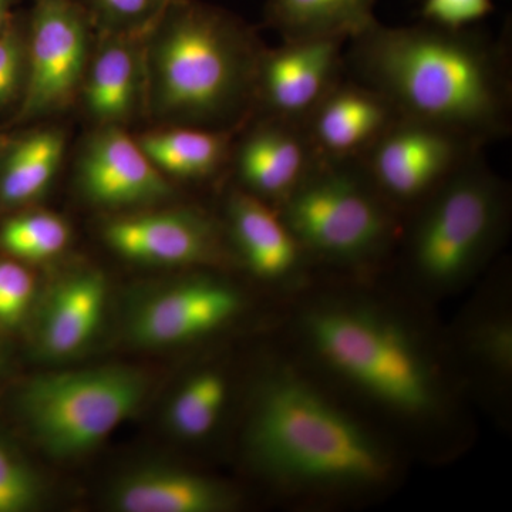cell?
<instances>
[{"instance_id": "obj_1", "label": "cell", "mask_w": 512, "mask_h": 512, "mask_svg": "<svg viewBox=\"0 0 512 512\" xmlns=\"http://www.w3.org/2000/svg\"><path fill=\"white\" fill-rule=\"evenodd\" d=\"M356 82L382 94L400 117L446 128L484 147L511 130L510 56L470 28L376 22L349 40Z\"/></svg>"}, {"instance_id": "obj_2", "label": "cell", "mask_w": 512, "mask_h": 512, "mask_svg": "<svg viewBox=\"0 0 512 512\" xmlns=\"http://www.w3.org/2000/svg\"><path fill=\"white\" fill-rule=\"evenodd\" d=\"M143 47V110L161 126L232 130L255 110L265 47L227 10L178 0Z\"/></svg>"}, {"instance_id": "obj_3", "label": "cell", "mask_w": 512, "mask_h": 512, "mask_svg": "<svg viewBox=\"0 0 512 512\" xmlns=\"http://www.w3.org/2000/svg\"><path fill=\"white\" fill-rule=\"evenodd\" d=\"M252 457L293 487L363 490L392 476L389 453L312 386L284 376L259 396L248 427Z\"/></svg>"}, {"instance_id": "obj_4", "label": "cell", "mask_w": 512, "mask_h": 512, "mask_svg": "<svg viewBox=\"0 0 512 512\" xmlns=\"http://www.w3.org/2000/svg\"><path fill=\"white\" fill-rule=\"evenodd\" d=\"M305 328L316 356L373 402L410 419L439 409L440 383L433 362L393 316L340 303L309 313Z\"/></svg>"}, {"instance_id": "obj_5", "label": "cell", "mask_w": 512, "mask_h": 512, "mask_svg": "<svg viewBox=\"0 0 512 512\" xmlns=\"http://www.w3.org/2000/svg\"><path fill=\"white\" fill-rule=\"evenodd\" d=\"M507 185L481 151L420 204L406 235L407 265L421 284L448 291L494 254L507 224Z\"/></svg>"}, {"instance_id": "obj_6", "label": "cell", "mask_w": 512, "mask_h": 512, "mask_svg": "<svg viewBox=\"0 0 512 512\" xmlns=\"http://www.w3.org/2000/svg\"><path fill=\"white\" fill-rule=\"evenodd\" d=\"M396 211L362 158L322 154L278 208L306 255L343 265L366 264L389 249L399 231Z\"/></svg>"}, {"instance_id": "obj_7", "label": "cell", "mask_w": 512, "mask_h": 512, "mask_svg": "<svg viewBox=\"0 0 512 512\" xmlns=\"http://www.w3.org/2000/svg\"><path fill=\"white\" fill-rule=\"evenodd\" d=\"M148 386L146 373L128 366L47 373L20 389L18 413L49 456L80 457L140 409Z\"/></svg>"}, {"instance_id": "obj_8", "label": "cell", "mask_w": 512, "mask_h": 512, "mask_svg": "<svg viewBox=\"0 0 512 512\" xmlns=\"http://www.w3.org/2000/svg\"><path fill=\"white\" fill-rule=\"evenodd\" d=\"M96 32L79 0H35L26 16L25 93L8 127L69 109L79 100Z\"/></svg>"}, {"instance_id": "obj_9", "label": "cell", "mask_w": 512, "mask_h": 512, "mask_svg": "<svg viewBox=\"0 0 512 512\" xmlns=\"http://www.w3.org/2000/svg\"><path fill=\"white\" fill-rule=\"evenodd\" d=\"M483 147L446 128L399 117L362 161L394 208L416 207Z\"/></svg>"}, {"instance_id": "obj_10", "label": "cell", "mask_w": 512, "mask_h": 512, "mask_svg": "<svg viewBox=\"0 0 512 512\" xmlns=\"http://www.w3.org/2000/svg\"><path fill=\"white\" fill-rule=\"evenodd\" d=\"M77 185L87 201L104 210L146 208L170 200L171 180L123 127H96L77 161Z\"/></svg>"}, {"instance_id": "obj_11", "label": "cell", "mask_w": 512, "mask_h": 512, "mask_svg": "<svg viewBox=\"0 0 512 512\" xmlns=\"http://www.w3.org/2000/svg\"><path fill=\"white\" fill-rule=\"evenodd\" d=\"M346 45L339 39H309L265 49L256 77L255 110L262 116L305 121L342 80Z\"/></svg>"}, {"instance_id": "obj_12", "label": "cell", "mask_w": 512, "mask_h": 512, "mask_svg": "<svg viewBox=\"0 0 512 512\" xmlns=\"http://www.w3.org/2000/svg\"><path fill=\"white\" fill-rule=\"evenodd\" d=\"M104 244L114 254L157 266L210 264L222 254L220 231L200 211L121 212L101 227Z\"/></svg>"}, {"instance_id": "obj_13", "label": "cell", "mask_w": 512, "mask_h": 512, "mask_svg": "<svg viewBox=\"0 0 512 512\" xmlns=\"http://www.w3.org/2000/svg\"><path fill=\"white\" fill-rule=\"evenodd\" d=\"M239 190L278 210L311 170L318 150L303 121L262 116L232 148Z\"/></svg>"}, {"instance_id": "obj_14", "label": "cell", "mask_w": 512, "mask_h": 512, "mask_svg": "<svg viewBox=\"0 0 512 512\" xmlns=\"http://www.w3.org/2000/svg\"><path fill=\"white\" fill-rule=\"evenodd\" d=\"M241 296L218 279L194 278L148 299L131 322V336L147 348H170L217 332L241 309Z\"/></svg>"}, {"instance_id": "obj_15", "label": "cell", "mask_w": 512, "mask_h": 512, "mask_svg": "<svg viewBox=\"0 0 512 512\" xmlns=\"http://www.w3.org/2000/svg\"><path fill=\"white\" fill-rule=\"evenodd\" d=\"M143 39L96 33L79 93L96 127L126 128L143 110Z\"/></svg>"}, {"instance_id": "obj_16", "label": "cell", "mask_w": 512, "mask_h": 512, "mask_svg": "<svg viewBox=\"0 0 512 512\" xmlns=\"http://www.w3.org/2000/svg\"><path fill=\"white\" fill-rule=\"evenodd\" d=\"M399 117L382 94L342 79L303 123L322 156L362 157Z\"/></svg>"}, {"instance_id": "obj_17", "label": "cell", "mask_w": 512, "mask_h": 512, "mask_svg": "<svg viewBox=\"0 0 512 512\" xmlns=\"http://www.w3.org/2000/svg\"><path fill=\"white\" fill-rule=\"evenodd\" d=\"M227 220L235 248L259 278H289L301 266L306 252L276 208L237 188L228 198Z\"/></svg>"}, {"instance_id": "obj_18", "label": "cell", "mask_w": 512, "mask_h": 512, "mask_svg": "<svg viewBox=\"0 0 512 512\" xmlns=\"http://www.w3.org/2000/svg\"><path fill=\"white\" fill-rule=\"evenodd\" d=\"M107 301L103 274L87 269L56 286L43 312L37 342L46 356L64 359L86 348L99 329Z\"/></svg>"}, {"instance_id": "obj_19", "label": "cell", "mask_w": 512, "mask_h": 512, "mask_svg": "<svg viewBox=\"0 0 512 512\" xmlns=\"http://www.w3.org/2000/svg\"><path fill=\"white\" fill-rule=\"evenodd\" d=\"M121 512H215L231 505L229 495L210 478L173 467H144L121 478L111 491Z\"/></svg>"}, {"instance_id": "obj_20", "label": "cell", "mask_w": 512, "mask_h": 512, "mask_svg": "<svg viewBox=\"0 0 512 512\" xmlns=\"http://www.w3.org/2000/svg\"><path fill=\"white\" fill-rule=\"evenodd\" d=\"M66 151L57 127H35L8 136L0 148V215L29 208L55 181Z\"/></svg>"}, {"instance_id": "obj_21", "label": "cell", "mask_w": 512, "mask_h": 512, "mask_svg": "<svg viewBox=\"0 0 512 512\" xmlns=\"http://www.w3.org/2000/svg\"><path fill=\"white\" fill-rule=\"evenodd\" d=\"M137 141L168 180H207L232 154V130L163 126L138 136Z\"/></svg>"}, {"instance_id": "obj_22", "label": "cell", "mask_w": 512, "mask_h": 512, "mask_svg": "<svg viewBox=\"0 0 512 512\" xmlns=\"http://www.w3.org/2000/svg\"><path fill=\"white\" fill-rule=\"evenodd\" d=\"M377 0H268L266 23L284 42L339 39L349 42L377 22Z\"/></svg>"}, {"instance_id": "obj_23", "label": "cell", "mask_w": 512, "mask_h": 512, "mask_svg": "<svg viewBox=\"0 0 512 512\" xmlns=\"http://www.w3.org/2000/svg\"><path fill=\"white\" fill-rule=\"evenodd\" d=\"M70 237L69 224L60 215L23 208L0 221V254L23 264L43 262L62 254Z\"/></svg>"}, {"instance_id": "obj_24", "label": "cell", "mask_w": 512, "mask_h": 512, "mask_svg": "<svg viewBox=\"0 0 512 512\" xmlns=\"http://www.w3.org/2000/svg\"><path fill=\"white\" fill-rule=\"evenodd\" d=\"M227 382L217 372L192 376L175 394L168 409V424L177 436L197 440L207 436L227 402Z\"/></svg>"}, {"instance_id": "obj_25", "label": "cell", "mask_w": 512, "mask_h": 512, "mask_svg": "<svg viewBox=\"0 0 512 512\" xmlns=\"http://www.w3.org/2000/svg\"><path fill=\"white\" fill-rule=\"evenodd\" d=\"M97 35L144 37L178 0H79Z\"/></svg>"}, {"instance_id": "obj_26", "label": "cell", "mask_w": 512, "mask_h": 512, "mask_svg": "<svg viewBox=\"0 0 512 512\" xmlns=\"http://www.w3.org/2000/svg\"><path fill=\"white\" fill-rule=\"evenodd\" d=\"M28 56H26V18L16 15L0 33V119H12L25 93Z\"/></svg>"}, {"instance_id": "obj_27", "label": "cell", "mask_w": 512, "mask_h": 512, "mask_svg": "<svg viewBox=\"0 0 512 512\" xmlns=\"http://www.w3.org/2000/svg\"><path fill=\"white\" fill-rule=\"evenodd\" d=\"M36 279L26 264L0 254V329H18L32 308Z\"/></svg>"}, {"instance_id": "obj_28", "label": "cell", "mask_w": 512, "mask_h": 512, "mask_svg": "<svg viewBox=\"0 0 512 512\" xmlns=\"http://www.w3.org/2000/svg\"><path fill=\"white\" fill-rule=\"evenodd\" d=\"M35 471L22 457L0 441V512H23L35 507L40 498Z\"/></svg>"}, {"instance_id": "obj_29", "label": "cell", "mask_w": 512, "mask_h": 512, "mask_svg": "<svg viewBox=\"0 0 512 512\" xmlns=\"http://www.w3.org/2000/svg\"><path fill=\"white\" fill-rule=\"evenodd\" d=\"M494 10L493 0H424V22L448 29L470 28Z\"/></svg>"}, {"instance_id": "obj_30", "label": "cell", "mask_w": 512, "mask_h": 512, "mask_svg": "<svg viewBox=\"0 0 512 512\" xmlns=\"http://www.w3.org/2000/svg\"><path fill=\"white\" fill-rule=\"evenodd\" d=\"M18 2L19 0H0V33L8 28L18 15L19 12L16 10Z\"/></svg>"}, {"instance_id": "obj_31", "label": "cell", "mask_w": 512, "mask_h": 512, "mask_svg": "<svg viewBox=\"0 0 512 512\" xmlns=\"http://www.w3.org/2000/svg\"><path fill=\"white\" fill-rule=\"evenodd\" d=\"M5 375V355H3L2 346H0V380Z\"/></svg>"}, {"instance_id": "obj_32", "label": "cell", "mask_w": 512, "mask_h": 512, "mask_svg": "<svg viewBox=\"0 0 512 512\" xmlns=\"http://www.w3.org/2000/svg\"><path fill=\"white\" fill-rule=\"evenodd\" d=\"M5 138H6V134L2 133V131H0V148H2L3 143H5Z\"/></svg>"}]
</instances>
